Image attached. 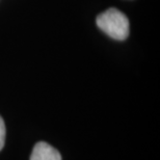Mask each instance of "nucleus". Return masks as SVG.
Listing matches in <instances>:
<instances>
[{
	"instance_id": "f257e3e1",
	"label": "nucleus",
	"mask_w": 160,
	"mask_h": 160,
	"mask_svg": "<svg viewBox=\"0 0 160 160\" xmlns=\"http://www.w3.org/2000/svg\"><path fill=\"white\" fill-rule=\"evenodd\" d=\"M97 25L107 36L118 41H124L129 36L130 25L126 15L117 8H109L97 17Z\"/></svg>"
},
{
	"instance_id": "f03ea898",
	"label": "nucleus",
	"mask_w": 160,
	"mask_h": 160,
	"mask_svg": "<svg viewBox=\"0 0 160 160\" xmlns=\"http://www.w3.org/2000/svg\"><path fill=\"white\" fill-rule=\"evenodd\" d=\"M30 160H62V156L53 147L45 142H40L34 146Z\"/></svg>"
},
{
	"instance_id": "7ed1b4c3",
	"label": "nucleus",
	"mask_w": 160,
	"mask_h": 160,
	"mask_svg": "<svg viewBox=\"0 0 160 160\" xmlns=\"http://www.w3.org/2000/svg\"><path fill=\"white\" fill-rule=\"evenodd\" d=\"M5 142V125L2 118L0 117V151L2 150Z\"/></svg>"
}]
</instances>
